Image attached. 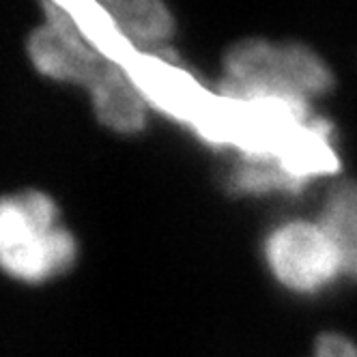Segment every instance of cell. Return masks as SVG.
I'll list each match as a JSON object with an SVG mask.
<instances>
[{"label": "cell", "mask_w": 357, "mask_h": 357, "mask_svg": "<svg viewBox=\"0 0 357 357\" xmlns=\"http://www.w3.org/2000/svg\"><path fill=\"white\" fill-rule=\"evenodd\" d=\"M220 89L237 104H284L308 114L334 89V73L301 41L252 37L224 54Z\"/></svg>", "instance_id": "obj_1"}, {"label": "cell", "mask_w": 357, "mask_h": 357, "mask_svg": "<svg viewBox=\"0 0 357 357\" xmlns=\"http://www.w3.org/2000/svg\"><path fill=\"white\" fill-rule=\"evenodd\" d=\"M78 248L59 222L54 200L41 192L0 198V269L22 282H45L65 273Z\"/></svg>", "instance_id": "obj_2"}, {"label": "cell", "mask_w": 357, "mask_h": 357, "mask_svg": "<svg viewBox=\"0 0 357 357\" xmlns=\"http://www.w3.org/2000/svg\"><path fill=\"white\" fill-rule=\"evenodd\" d=\"M97 119L119 134H138L146 125L149 99L121 61L91 91Z\"/></svg>", "instance_id": "obj_5"}, {"label": "cell", "mask_w": 357, "mask_h": 357, "mask_svg": "<svg viewBox=\"0 0 357 357\" xmlns=\"http://www.w3.org/2000/svg\"><path fill=\"white\" fill-rule=\"evenodd\" d=\"M263 261L284 291L312 297L344 278L342 257L319 218H289L263 239Z\"/></svg>", "instance_id": "obj_3"}, {"label": "cell", "mask_w": 357, "mask_h": 357, "mask_svg": "<svg viewBox=\"0 0 357 357\" xmlns=\"http://www.w3.org/2000/svg\"><path fill=\"white\" fill-rule=\"evenodd\" d=\"M310 357H357V342L340 331H325L314 340Z\"/></svg>", "instance_id": "obj_8"}, {"label": "cell", "mask_w": 357, "mask_h": 357, "mask_svg": "<svg viewBox=\"0 0 357 357\" xmlns=\"http://www.w3.org/2000/svg\"><path fill=\"white\" fill-rule=\"evenodd\" d=\"M226 183L237 196H267L299 192L308 181L297 174L284 158L269 153H245L233 164Z\"/></svg>", "instance_id": "obj_6"}, {"label": "cell", "mask_w": 357, "mask_h": 357, "mask_svg": "<svg viewBox=\"0 0 357 357\" xmlns=\"http://www.w3.org/2000/svg\"><path fill=\"white\" fill-rule=\"evenodd\" d=\"M317 218L340 252L344 278L357 282V181H338L329 188Z\"/></svg>", "instance_id": "obj_7"}, {"label": "cell", "mask_w": 357, "mask_h": 357, "mask_svg": "<svg viewBox=\"0 0 357 357\" xmlns=\"http://www.w3.org/2000/svg\"><path fill=\"white\" fill-rule=\"evenodd\" d=\"M29 54L45 78L80 84L89 93L116 63L114 56L95 45L75 24L54 11H45V22L31 35Z\"/></svg>", "instance_id": "obj_4"}]
</instances>
